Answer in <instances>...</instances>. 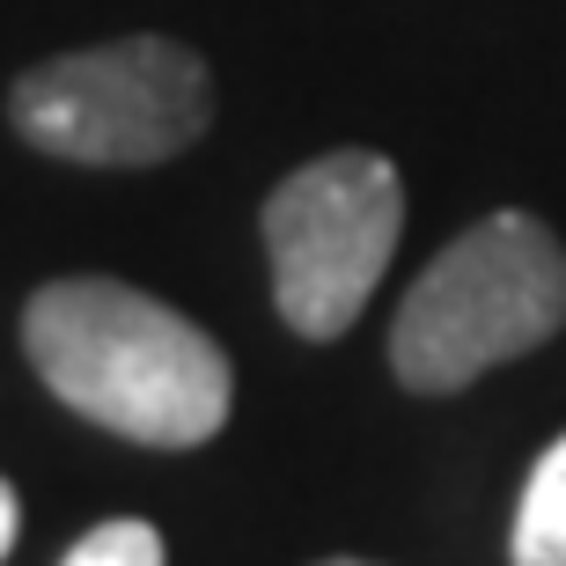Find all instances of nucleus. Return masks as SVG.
Returning a JSON list of instances; mask_svg holds the SVG:
<instances>
[{"label": "nucleus", "instance_id": "1", "mask_svg": "<svg viewBox=\"0 0 566 566\" xmlns=\"http://www.w3.org/2000/svg\"><path fill=\"white\" fill-rule=\"evenodd\" d=\"M22 354L66 412L140 449H199L229 427L235 368L185 310L104 273L30 294Z\"/></svg>", "mask_w": 566, "mask_h": 566}, {"label": "nucleus", "instance_id": "2", "mask_svg": "<svg viewBox=\"0 0 566 566\" xmlns=\"http://www.w3.org/2000/svg\"><path fill=\"white\" fill-rule=\"evenodd\" d=\"M566 324V243L537 213H485L412 280L390 324L405 390L449 398L501 360L537 354Z\"/></svg>", "mask_w": 566, "mask_h": 566}, {"label": "nucleus", "instance_id": "3", "mask_svg": "<svg viewBox=\"0 0 566 566\" xmlns=\"http://www.w3.org/2000/svg\"><path fill=\"white\" fill-rule=\"evenodd\" d=\"M8 126L60 163L147 169L213 126V74L177 38H118L30 66L8 88Z\"/></svg>", "mask_w": 566, "mask_h": 566}, {"label": "nucleus", "instance_id": "4", "mask_svg": "<svg viewBox=\"0 0 566 566\" xmlns=\"http://www.w3.org/2000/svg\"><path fill=\"white\" fill-rule=\"evenodd\" d=\"M405 235V177L376 147H332L265 199L273 302L294 338H338L368 310Z\"/></svg>", "mask_w": 566, "mask_h": 566}, {"label": "nucleus", "instance_id": "5", "mask_svg": "<svg viewBox=\"0 0 566 566\" xmlns=\"http://www.w3.org/2000/svg\"><path fill=\"white\" fill-rule=\"evenodd\" d=\"M507 552H515V566H566V434L530 463Z\"/></svg>", "mask_w": 566, "mask_h": 566}, {"label": "nucleus", "instance_id": "6", "mask_svg": "<svg viewBox=\"0 0 566 566\" xmlns=\"http://www.w3.org/2000/svg\"><path fill=\"white\" fill-rule=\"evenodd\" d=\"M60 566H163V530L140 523V515L96 523V530H88V537L66 552Z\"/></svg>", "mask_w": 566, "mask_h": 566}, {"label": "nucleus", "instance_id": "7", "mask_svg": "<svg viewBox=\"0 0 566 566\" xmlns=\"http://www.w3.org/2000/svg\"><path fill=\"white\" fill-rule=\"evenodd\" d=\"M8 545H15V485L0 479V559H8Z\"/></svg>", "mask_w": 566, "mask_h": 566}, {"label": "nucleus", "instance_id": "8", "mask_svg": "<svg viewBox=\"0 0 566 566\" xmlns=\"http://www.w3.org/2000/svg\"><path fill=\"white\" fill-rule=\"evenodd\" d=\"M324 566H376V559H324Z\"/></svg>", "mask_w": 566, "mask_h": 566}]
</instances>
